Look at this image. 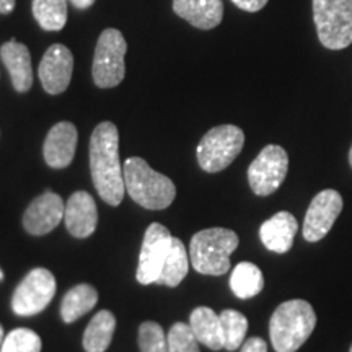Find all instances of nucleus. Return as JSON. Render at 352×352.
Returning <instances> with one entry per match:
<instances>
[{
	"label": "nucleus",
	"instance_id": "obj_1",
	"mask_svg": "<svg viewBox=\"0 0 352 352\" xmlns=\"http://www.w3.org/2000/svg\"><path fill=\"white\" fill-rule=\"evenodd\" d=\"M90 170L101 199L120 206L126 191L124 166L120 162V132L113 122H101L91 134Z\"/></svg>",
	"mask_w": 352,
	"mask_h": 352
},
{
	"label": "nucleus",
	"instance_id": "obj_2",
	"mask_svg": "<svg viewBox=\"0 0 352 352\" xmlns=\"http://www.w3.org/2000/svg\"><path fill=\"white\" fill-rule=\"evenodd\" d=\"M316 327V314L310 303L294 298L280 303L271 316L270 336L276 352H296L305 344Z\"/></svg>",
	"mask_w": 352,
	"mask_h": 352
},
{
	"label": "nucleus",
	"instance_id": "obj_3",
	"mask_svg": "<svg viewBox=\"0 0 352 352\" xmlns=\"http://www.w3.org/2000/svg\"><path fill=\"white\" fill-rule=\"evenodd\" d=\"M124 184L132 199L151 210L168 208L176 196V188L168 176L152 170L140 157L126 160Z\"/></svg>",
	"mask_w": 352,
	"mask_h": 352
},
{
	"label": "nucleus",
	"instance_id": "obj_4",
	"mask_svg": "<svg viewBox=\"0 0 352 352\" xmlns=\"http://www.w3.org/2000/svg\"><path fill=\"white\" fill-rule=\"evenodd\" d=\"M240 243L230 228L214 227L197 232L189 245L192 267L206 276H222L230 270V254Z\"/></svg>",
	"mask_w": 352,
	"mask_h": 352
},
{
	"label": "nucleus",
	"instance_id": "obj_5",
	"mask_svg": "<svg viewBox=\"0 0 352 352\" xmlns=\"http://www.w3.org/2000/svg\"><path fill=\"white\" fill-rule=\"evenodd\" d=\"M320 43L341 51L352 44V0H311Z\"/></svg>",
	"mask_w": 352,
	"mask_h": 352
},
{
	"label": "nucleus",
	"instance_id": "obj_6",
	"mask_svg": "<svg viewBox=\"0 0 352 352\" xmlns=\"http://www.w3.org/2000/svg\"><path fill=\"white\" fill-rule=\"evenodd\" d=\"M243 145L245 134L239 126L212 127L197 145V164L208 173H219L232 165L243 151Z\"/></svg>",
	"mask_w": 352,
	"mask_h": 352
},
{
	"label": "nucleus",
	"instance_id": "obj_7",
	"mask_svg": "<svg viewBox=\"0 0 352 352\" xmlns=\"http://www.w3.org/2000/svg\"><path fill=\"white\" fill-rule=\"evenodd\" d=\"M127 43L120 30L108 28L100 34L96 41L91 76L96 87H118L126 76L124 57Z\"/></svg>",
	"mask_w": 352,
	"mask_h": 352
},
{
	"label": "nucleus",
	"instance_id": "obj_8",
	"mask_svg": "<svg viewBox=\"0 0 352 352\" xmlns=\"http://www.w3.org/2000/svg\"><path fill=\"white\" fill-rule=\"evenodd\" d=\"M56 296V277L44 267L30 271L12 297V310L19 316L38 315Z\"/></svg>",
	"mask_w": 352,
	"mask_h": 352
},
{
	"label": "nucleus",
	"instance_id": "obj_9",
	"mask_svg": "<svg viewBox=\"0 0 352 352\" xmlns=\"http://www.w3.org/2000/svg\"><path fill=\"white\" fill-rule=\"evenodd\" d=\"M287 170V152L280 145L270 144L250 165L248 183L256 196H270L284 183Z\"/></svg>",
	"mask_w": 352,
	"mask_h": 352
},
{
	"label": "nucleus",
	"instance_id": "obj_10",
	"mask_svg": "<svg viewBox=\"0 0 352 352\" xmlns=\"http://www.w3.org/2000/svg\"><path fill=\"white\" fill-rule=\"evenodd\" d=\"M171 240H173V236L165 226L158 222L148 226L144 235L138 266V280L140 284L148 285L157 283L166 254H168Z\"/></svg>",
	"mask_w": 352,
	"mask_h": 352
},
{
	"label": "nucleus",
	"instance_id": "obj_11",
	"mask_svg": "<svg viewBox=\"0 0 352 352\" xmlns=\"http://www.w3.org/2000/svg\"><path fill=\"white\" fill-rule=\"evenodd\" d=\"M342 210V196L336 189H324L311 199L303 220V239L310 243L328 235Z\"/></svg>",
	"mask_w": 352,
	"mask_h": 352
},
{
	"label": "nucleus",
	"instance_id": "obj_12",
	"mask_svg": "<svg viewBox=\"0 0 352 352\" xmlns=\"http://www.w3.org/2000/svg\"><path fill=\"white\" fill-rule=\"evenodd\" d=\"M74 72V56L64 44H52L44 52L38 67V76L44 90L59 95L67 90Z\"/></svg>",
	"mask_w": 352,
	"mask_h": 352
},
{
	"label": "nucleus",
	"instance_id": "obj_13",
	"mask_svg": "<svg viewBox=\"0 0 352 352\" xmlns=\"http://www.w3.org/2000/svg\"><path fill=\"white\" fill-rule=\"evenodd\" d=\"M65 204L56 192H43L33 199L23 215L25 230L32 235H46L59 226L64 219Z\"/></svg>",
	"mask_w": 352,
	"mask_h": 352
},
{
	"label": "nucleus",
	"instance_id": "obj_14",
	"mask_svg": "<svg viewBox=\"0 0 352 352\" xmlns=\"http://www.w3.org/2000/svg\"><path fill=\"white\" fill-rule=\"evenodd\" d=\"M77 127L72 122L63 121L52 126L44 140V160L51 168H65L72 164L77 148Z\"/></svg>",
	"mask_w": 352,
	"mask_h": 352
},
{
	"label": "nucleus",
	"instance_id": "obj_15",
	"mask_svg": "<svg viewBox=\"0 0 352 352\" xmlns=\"http://www.w3.org/2000/svg\"><path fill=\"white\" fill-rule=\"evenodd\" d=\"M65 227L76 239H87L96 230L98 210L95 199L87 191H77L69 197L64 212Z\"/></svg>",
	"mask_w": 352,
	"mask_h": 352
},
{
	"label": "nucleus",
	"instance_id": "obj_16",
	"mask_svg": "<svg viewBox=\"0 0 352 352\" xmlns=\"http://www.w3.org/2000/svg\"><path fill=\"white\" fill-rule=\"evenodd\" d=\"M0 57L10 74L13 88L20 94L28 91L33 85L32 54L28 47L15 39H10L0 47Z\"/></svg>",
	"mask_w": 352,
	"mask_h": 352
},
{
	"label": "nucleus",
	"instance_id": "obj_17",
	"mask_svg": "<svg viewBox=\"0 0 352 352\" xmlns=\"http://www.w3.org/2000/svg\"><path fill=\"white\" fill-rule=\"evenodd\" d=\"M173 12L199 30H212L222 23V0H173Z\"/></svg>",
	"mask_w": 352,
	"mask_h": 352
},
{
	"label": "nucleus",
	"instance_id": "obj_18",
	"mask_svg": "<svg viewBox=\"0 0 352 352\" xmlns=\"http://www.w3.org/2000/svg\"><path fill=\"white\" fill-rule=\"evenodd\" d=\"M297 230V219L287 210H283L263 223L259 228V239L270 252L287 253L292 248Z\"/></svg>",
	"mask_w": 352,
	"mask_h": 352
},
{
	"label": "nucleus",
	"instance_id": "obj_19",
	"mask_svg": "<svg viewBox=\"0 0 352 352\" xmlns=\"http://www.w3.org/2000/svg\"><path fill=\"white\" fill-rule=\"evenodd\" d=\"M189 327L199 344L212 351L223 349V329L220 316L209 307H197L189 316Z\"/></svg>",
	"mask_w": 352,
	"mask_h": 352
},
{
	"label": "nucleus",
	"instance_id": "obj_20",
	"mask_svg": "<svg viewBox=\"0 0 352 352\" xmlns=\"http://www.w3.org/2000/svg\"><path fill=\"white\" fill-rule=\"evenodd\" d=\"M116 318L111 311L101 310L91 318L83 333V349L87 352H104L111 344Z\"/></svg>",
	"mask_w": 352,
	"mask_h": 352
},
{
	"label": "nucleus",
	"instance_id": "obj_21",
	"mask_svg": "<svg viewBox=\"0 0 352 352\" xmlns=\"http://www.w3.org/2000/svg\"><path fill=\"white\" fill-rule=\"evenodd\" d=\"M98 302V292L94 285L78 284L70 289L63 298L60 305V316L65 323H74L91 310Z\"/></svg>",
	"mask_w": 352,
	"mask_h": 352
},
{
	"label": "nucleus",
	"instance_id": "obj_22",
	"mask_svg": "<svg viewBox=\"0 0 352 352\" xmlns=\"http://www.w3.org/2000/svg\"><path fill=\"white\" fill-rule=\"evenodd\" d=\"M189 270V254L184 248L183 241L179 239L171 240V246L166 254L164 267H162L160 276H158L157 283L160 285H168V287H176L183 283Z\"/></svg>",
	"mask_w": 352,
	"mask_h": 352
},
{
	"label": "nucleus",
	"instance_id": "obj_23",
	"mask_svg": "<svg viewBox=\"0 0 352 352\" xmlns=\"http://www.w3.org/2000/svg\"><path fill=\"white\" fill-rule=\"evenodd\" d=\"M230 287L241 300L256 297L264 287L263 272L256 264L243 261L233 267L230 276Z\"/></svg>",
	"mask_w": 352,
	"mask_h": 352
},
{
	"label": "nucleus",
	"instance_id": "obj_24",
	"mask_svg": "<svg viewBox=\"0 0 352 352\" xmlns=\"http://www.w3.org/2000/svg\"><path fill=\"white\" fill-rule=\"evenodd\" d=\"M69 0H33V15L46 32H60L67 23Z\"/></svg>",
	"mask_w": 352,
	"mask_h": 352
},
{
	"label": "nucleus",
	"instance_id": "obj_25",
	"mask_svg": "<svg viewBox=\"0 0 352 352\" xmlns=\"http://www.w3.org/2000/svg\"><path fill=\"white\" fill-rule=\"evenodd\" d=\"M219 316L223 329V349L236 351L245 342L248 320L236 310H223Z\"/></svg>",
	"mask_w": 352,
	"mask_h": 352
},
{
	"label": "nucleus",
	"instance_id": "obj_26",
	"mask_svg": "<svg viewBox=\"0 0 352 352\" xmlns=\"http://www.w3.org/2000/svg\"><path fill=\"white\" fill-rule=\"evenodd\" d=\"M41 338L33 329L16 328L7 334L0 352H41Z\"/></svg>",
	"mask_w": 352,
	"mask_h": 352
},
{
	"label": "nucleus",
	"instance_id": "obj_27",
	"mask_svg": "<svg viewBox=\"0 0 352 352\" xmlns=\"http://www.w3.org/2000/svg\"><path fill=\"white\" fill-rule=\"evenodd\" d=\"M166 344H168V352H201L199 341L192 333L189 324L175 323L166 336Z\"/></svg>",
	"mask_w": 352,
	"mask_h": 352
},
{
	"label": "nucleus",
	"instance_id": "obj_28",
	"mask_svg": "<svg viewBox=\"0 0 352 352\" xmlns=\"http://www.w3.org/2000/svg\"><path fill=\"white\" fill-rule=\"evenodd\" d=\"M140 352H168L164 329L155 321H145L139 328Z\"/></svg>",
	"mask_w": 352,
	"mask_h": 352
},
{
	"label": "nucleus",
	"instance_id": "obj_29",
	"mask_svg": "<svg viewBox=\"0 0 352 352\" xmlns=\"http://www.w3.org/2000/svg\"><path fill=\"white\" fill-rule=\"evenodd\" d=\"M240 352H267V344L261 338H250L241 344Z\"/></svg>",
	"mask_w": 352,
	"mask_h": 352
},
{
	"label": "nucleus",
	"instance_id": "obj_30",
	"mask_svg": "<svg viewBox=\"0 0 352 352\" xmlns=\"http://www.w3.org/2000/svg\"><path fill=\"white\" fill-rule=\"evenodd\" d=\"M232 2L235 3L240 10L253 13L261 10V8L267 3V0H232Z\"/></svg>",
	"mask_w": 352,
	"mask_h": 352
},
{
	"label": "nucleus",
	"instance_id": "obj_31",
	"mask_svg": "<svg viewBox=\"0 0 352 352\" xmlns=\"http://www.w3.org/2000/svg\"><path fill=\"white\" fill-rule=\"evenodd\" d=\"M74 7L78 8V10H87L95 3V0H69Z\"/></svg>",
	"mask_w": 352,
	"mask_h": 352
},
{
	"label": "nucleus",
	"instance_id": "obj_32",
	"mask_svg": "<svg viewBox=\"0 0 352 352\" xmlns=\"http://www.w3.org/2000/svg\"><path fill=\"white\" fill-rule=\"evenodd\" d=\"M15 3L16 0H0V13H10L13 12V8H15Z\"/></svg>",
	"mask_w": 352,
	"mask_h": 352
},
{
	"label": "nucleus",
	"instance_id": "obj_33",
	"mask_svg": "<svg viewBox=\"0 0 352 352\" xmlns=\"http://www.w3.org/2000/svg\"><path fill=\"white\" fill-rule=\"evenodd\" d=\"M3 340H6V336H3V328H2V324H0V347H2V344H3Z\"/></svg>",
	"mask_w": 352,
	"mask_h": 352
},
{
	"label": "nucleus",
	"instance_id": "obj_34",
	"mask_svg": "<svg viewBox=\"0 0 352 352\" xmlns=\"http://www.w3.org/2000/svg\"><path fill=\"white\" fill-rule=\"evenodd\" d=\"M349 164H351V168H352V145H351V151H349Z\"/></svg>",
	"mask_w": 352,
	"mask_h": 352
},
{
	"label": "nucleus",
	"instance_id": "obj_35",
	"mask_svg": "<svg viewBox=\"0 0 352 352\" xmlns=\"http://www.w3.org/2000/svg\"><path fill=\"white\" fill-rule=\"evenodd\" d=\"M3 279V272H2V270H0V280Z\"/></svg>",
	"mask_w": 352,
	"mask_h": 352
},
{
	"label": "nucleus",
	"instance_id": "obj_36",
	"mask_svg": "<svg viewBox=\"0 0 352 352\" xmlns=\"http://www.w3.org/2000/svg\"><path fill=\"white\" fill-rule=\"evenodd\" d=\"M349 352H352V344H351V349H349Z\"/></svg>",
	"mask_w": 352,
	"mask_h": 352
}]
</instances>
